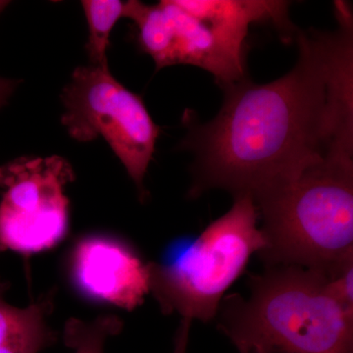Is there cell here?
I'll use <instances>...</instances> for the list:
<instances>
[{"label": "cell", "instance_id": "obj_1", "mask_svg": "<svg viewBox=\"0 0 353 353\" xmlns=\"http://www.w3.org/2000/svg\"><path fill=\"white\" fill-rule=\"evenodd\" d=\"M334 7V31L296 32L299 60L289 73L225 88L219 113L205 124L185 113L190 197L219 189L256 201L353 143V17L345 2Z\"/></svg>", "mask_w": 353, "mask_h": 353}, {"label": "cell", "instance_id": "obj_2", "mask_svg": "<svg viewBox=\"0 0 353 353\" xmlns=\"http://www.w3.org/2000/svg\"><path fill=\"white\" fill-rule=\"evenodd\" d=\"M250 296L224 297L218 327L240 353H353V308L328 276L299 266L250 275Z\"/></svg>", "mask_w": 353, "mask_h": 353}, {"label": "cell", "instance_id": "obj_3", "mask_svg": "<svg viewBox=\"0 0 353 353\" xmlns=\"http://www.w3.org/2000/svg\"><path fill=\"white\" fill-rule=\"evenodd\" d=\"M254 203L265 266L332 275L353 259V145L334 148Z\"/></svg>", "mask_w": 353, "mask_h": 353}, {"label": "cell", "instance_id": "obj_4", "mask_svg": "<svg viewBox=\"0 0 353 353\" xmlns=\"http://www.w3.org/2000/svg\"><path fill=\"white\" fill-rule=\"evenodd\" d=\"M259 222L252 197H234L226 214L199 236L174 241L159 261L150 263V292L162 312L212 321L250 257L266 246Z\"/></svg>", "mask_w": 353, "mask_h": 353}, {"label": "cell", "instance_id": "obj_5", "mask_svg": "<svg viewBox=\"0 0 353 353\" xmlns=\"http://www.w3.org/2000/svg\"><path fill=\"white\" fill-rule=\"evenodd\" d=\"M61 122L82 143L102 138L119 158L145 199V178L159 127L138 94L118 82L108 66H81L62 92Z\"/></svg>", "mask_w": 353, "mask_h": 353}, {"label": "cell", "instance_id": "obj_6", "mask_svg": "<svg viewBox=\"0 0 353 353\" xmlns=\"http://www.w3.org/2000/svg\"><path fill=\"white\" fill-rule=\"evenodd\" d=\"M75 175L64 158L20 157L0 166V252L32 254L63 240L66 187Z\"/></svg>", "mask_w": 353, "mask_h": 353}, {"label": "cell", "instance_id": "obj_7", "mask_svg": "<svg viewBox=\"0 0 353 353\" xmlns=\"http://www.w3.org/2000/svg\"><path fill=\"white\" fill-rule=\"evenodd\" d=\"M76 289L88 299L132 311L150 294V263L126 241L88 236L79 241L69 260Z\"/></svg>", "mask_w": 353, "mask_h": 353}, {"label": "cell", "instance_id": "obj_8", "mask_svg": "<svg viewBox=\"0 0 353 353\" xmlns=\"http://www.w3.org/2000/svg\"><path fill=\"white\" fill-rule=\"evenodd\" d=\"M174 29V65H192L214 76L223 90L245 79V48L212 26L164 0Z\"/></svg>", "mask_w": 353, "mask_h": 353}, {"label": "cell", "instance_id": "obj_9", "mask_svg": "<svg viewBox=\"0 0 353 353\" xmlns=\"http://www.w3.org/2000/svg\"><path fill=\"white\" fill-rule=\"evenodd\" d=\"M183 10L212 26L241 46L250 28L272 23L290 39L296 31L289 18L290 2L278 0H176Z\"/></svg>", "mask_w": 353, "mask_h": 353}, {"label": "cell", "instance_id": "obj_10", "mask_svg": "<svg viewBox=\"0 0 353 353\" xmlns=\"http://www.w3.org/2000/svg\"><path fill=\"white\" fill-rule=\"evenodd\" d=\"M6 290L0 280V353H39L53 345L57 334L48 324L50 297L16 307L6 301Z\"/></svg>", "mask_w": 353, "mask_h": 353}, {"label": "cell", "instance_id": "obj_11", "mask_svg": "<svg viewBox=\"0 0 353 353\" xmlns=\"http://www.w3.org/2000/svg\"><path fill=\"white\" fill-rule=\"evenodd\" d=\"M125 18L136 24L139 46L152 57L157 70L174 66L173 24L163 1L154 6L127 1Z\"/></svg>", "mask_w": 353, "mask_h": 353}, {"label": "cell", "instance_id": "obj_12", "mask_svg": "<svg viewBox=\"0 0 353 353\" xmlns=\"http://www.w3.org/2000/svg\"><path fill=\"white\" fill-rule=\"evenodd\" d=\"M82 6L88 23L87 51L90 63L94 66H108L109 39L117 21L125 18L126 2L85 0Z\"/></svg>", "mask_w": 353, "mask_h": 353}, {"label": "cell", "instance_id": "obj_13", "mask_svg": "<svg viewBox=\"0 0 353 353\" xmlns=\"http://www.w3.org/2000/svg\"><path fill=\"white\" fill-rule=\"evenodd\" d=\"M123 322L115 315H104L85 322L71 318L64 328V343L74 353H105L106 341L122 331Z\"/></svg>", "mask_w": 353, "mask_h": 353}, {"label": "cell", "instance_id": "obj_14", "mask_svg": "<svg viewBox=\"0 0 353 353\" xmlns=\"http://www.w3.org/2000/svg\"><path fill=\"white\" fill-rule=\"evenodd\" d=\"M192 322L190 319H182L180 322L174 340L173 353H187Z\"/></svg>", "mask_w": 353, "mask_h": 353}, {"label": "cell", "instance_id": "obj_15", "mask_svg": "<svg viewBox=\"0 0 353 353\" xmlns=\"http://www.w3.org/2000/svg\"><path fill=\"white\" fill-rule=\"evenodd\" d=\"M17 81L0 77V104L6 105L14 90L17 88Z\"/></svg>", "mask_w": 353, "mask_h": 353}, {"label": "cell", "instance_id": "obj_16", "mask_svg": "<svg viewBox=\"0 0 353 353\" xmlns=\"http://www.w3.org/2000/svg\"><path fill=\"white\" fill-rule=\"evenodd\" d=\"M8 6V2L6 1H0V14L2 13V11L4 10V8Z\"/></svg>", "mask_w": 353, "mask_h": 353}, {"label": "cell", "instance_id": "obj_17", "mask_svg": "<svg viewBox=\"0 0 353 353\" xmlns=\"http://www.w3.org/2000/svg\"><path fill=\"white\" fill-rule=\"evenodd\" d=\"M3 108V105L2 104H0V108Z\"/></svg>", "mask_w": 353, "mask_h": 353}]
</instances>
